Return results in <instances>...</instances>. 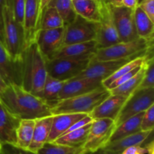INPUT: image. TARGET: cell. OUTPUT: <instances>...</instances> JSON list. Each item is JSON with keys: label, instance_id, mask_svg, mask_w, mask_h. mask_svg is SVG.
I'll list each match as a JSON object with an SVG mask.
<instances>
[{"label": "cell", "instance_id": "cell-1", "mask_svg": "<svg viewBox=\"0 0 154 154\" xmlns=\"http://www.w3.org/2000/svg\"><path fill=\"white\" fill-rule=\"evenodd\" d=\"M0 102L19 120H35L51 115V107L45 100L26 91L20 86L8 85L0 95Z\"/></svg>", "mask_w": 154, "mask_h": 154}, {"label": "cell", "instance_id": "cell-2", "mask_svg": "<svg viewBox=\"0 0 154 154\" xmlns=\"http://www.w3.org/2000/svg\"><path fill=\"white\" fill-rule=\"evenodd\" d=\"M47 77L46 60L33 42L24 49L21 56V87L42 98Z\"/></svg>", "mask_w": 154, "mask_h": 154}, {"label": "cell", "instance_id": "cell-3", "mask_svg": "<svg viewBox=\"0 0 154 154\" xmlns=\"http://www.w3.org/2000/svg\"><path fill=\"white\" fill-rule=\"evenodd\" d=\"M110 95V90L102 86L85 94L60 100L51 108V115L63 114H89Z\"/></svg>", "mask_w": 154, "mask_h": 154}, {"label": "cell", "instance_id": "cell-4", "mask_svg": "<svg viewBox=\"0 0 154 154\" xmlns=\"http://www.w3.org/2000/svg\"><path fill=\"white\" fill-rule=\"evenodd\" d=\"M3 45L11 57L20 60L26 48L23 26L16 20L14 15L11 0H5L3 10Z\"/></svg>", "mask_w": 154, "mask_h": 154}, {"label": "cell", "instance_id": "cell-5", "mask_svg": "<svg viewBox=\"0 0 154 154\" xmlns=\"http://www.w3.org/2000/svg\"><path fill=\"white\" fill-rule=\"evenodd\" d=\"M153 48V42L150 43L138 38L130 42H120L108 48L98 49L92 60L106 61L140 57L146 54Z\"/></svg>", "mask_w": 154, "mask_h": 154}, {"label": "cell", "instance_id": "cell-6", "mask_svg": "<svg viewBox=\"0 0 154 154\" xmlns=\"http://www.w3.org/2000/svg\"><path fill=\"white\" fill-rule=\"evenodd\" d=\"M115 128V122L111 119L104 118L93 120L87 140L83 145L84 151L87 154H90L105 147L110 141Z\"/></svg>", "mask_w": 154, "mask_h": 154}, {"label": "cell", "instance_id": "cell-7", "mask_svg": "<svg viewBox=\"0 0 154 154\" xmlns=\"http://www.w3.org/2000/svg\"><path fill=\"white\" fill-rule=\"evenodd\" d=\"M154 105V88L136 90L125 102L115 120L116 127L130 117L144 112Z\"/></svg>", "mask_w": 154, "mask_h": 154}, {"label": "cell", "instance_id": "cell-8", "mask_svg": "<svg viewBox=\"0 0 154 154\" xmlns=\"http://www.w3.org/2000/svg\"><path fill=\"white\" fill-rule=\"evenodd\" d=\"M91 60H73L57 58L46 61L48 75L60 81H69L78 77L90 64Z\"/></svg>", "mask_w": 154, "mask_h": 154}, {"label": "cell", "instance_id": "cell-9", "mask_svg": "<svg viewBox=\"0 0 154 154\" xmlns=\"http://www.w3.org/2000/svg\"><path fill=\"white\" fill-rule=\"evenodd\" d=\"M65 26L53 29H39L35 42L46 61L55 58L64 45Z\"/></svg>", "mask_w": 154, "mask_h": 154}, {"label": "cell", "instance_id": "cell-10", "mask_svg": "<svg viewBox=\"0 0 154 154\" xmlns=\"http://www.w3.org/2000/svg\"><path fill=\"white\" fill-rule=\"evenodd\" d=\"M98 23L90 22L77 15L73 22L65 26L64 45L95 41Z\"/></svg>", "mask_w": 154, "mask_h": 154}, {"label": "cell", "instance_id": "cell-11", "mask_svg": "<svg viewBox=\"0 0 154 154\" xmlns=\"http://www.w3.org/2000/svg\"><path fill=\"white\" fill-rule=\"evenodd\" d=\"M108 5L120 42H130L138 38L134 20L135 10L128 8L123 5Z\"/></svg>", "mask_w": 154, "mask_h": 154}, {"label": "cell", "instance_id": "cell-12", "mask_svg": "<svg viewBox=\"0 0 154 154\" xmlns=\"http://www.w3.org/2000/svg\"><path fill=\"white\" fill-rule=\"evenodd\" d=\"M95 42H96L98 49L108 48L120 42L109 7L106 4L102 10V19L100 22L98 23Z\"/></svg>", "mask_w": 154, "mask_h": 154}, {"label": "cell", "instance_id": "cell-13", "mask_svg": "<svg viewBox=\"0 0 154 154\" xmlns=\"http://www.w3.org/2000/svg\"><path fill=\"white\" fill-rule=\"evenodd\" d=\"M136 57H138L106 61H94L91 60L87 69L76 78L99 80L102 82V81L113 75L119 68Z\"/></svg>", "mask_w": 154, "mask_h": 154}, {"label": "cell", "instance_id": "cell-14", "mask_svg": "<svg viewBox=\"0 0 154 154\" xmlns=\"http://www.w3.org/2000/svg\"><path fill=\"white\" fill-rule=\"evenodd\" d=\"M0 75L8 85L21 87V59L12 58L0 40Z\"/></svg>", "mask_w": 154, "mask_h": 154}, {"label": "cell", "instance_id": "cell-15", "mask_svg": "<svg viewBox=\"0 0 154 154\" xmlns=\"http://www.w3.org/2000/svg\"><path fill=\"white\" fill-rule=\"evenodd\" d=\"M39 0H25L23 28L26 48L35 42L39 29Z\"/></svg>", "mask_w": 154, "mask_h": 154}, {"label": "cell", "instance_id": "cell-16", "mask_svg": "<svg viewBox=\"0 0 154 154\" xmlns=\"http://www.w3.org/2000/svg\"><path fill=\"white\" fill-rule=\"evenodd\" d=\"M97 50V45L95 41L63 45L54 59L63 58L73 60H92Z\"/></svg>", "mask_w": 154, "mask_h": 154}, {"label": "cell", "instance_id": "cell-17", "mask_svg": "<svg viewBox=\"0 0 154 154\" xmlns=\"http://www.w3.org/2000/svg\"><path fill=\"white\" fill-rule=\"evenodd\" d=\"M102 81L89 78H75L68 81L59 94V101L91 92L102 87Z\"/></svg>", "mask_w": 154, "mask_h": 154}, {"label": "cell", "instance_id": "cell-18", "mask_svg": "<svg viewBox=\"0 0 154 154\" xmlns=\"http://www.w3.org/2000/svg\"><path fill=\"white\" fill-rule=\"evenodd\" d=\"M127 99V97L123 96L111 94L91 113H90L89 115L93 120L108 118L115 122Z\"/></svg>", "mask_w": 154, "mask_h": 154}, {"label": "cell", "instance_id": "cell-19", "mask_svg": "<svg viewBox=\"0 0 154 154\" xmlns=\"http://www.w3.org/2000/svg\"><path fill=\"white\" fill-rule=\"evenodd\" d=\"M20 120L0 102V146L2 144L16 145L17 129Z\"/></svg>", "mask_w": 154, "mask_h": 154}, {"label": "cell", "instance_id": "cell-20", "mask_svg": "<svg viewBox=\"0 0 154 154\" xmlns=\"http://www.w3.org/2000/svg\"><path fill=\"white\" fill-rule=\"evenodd\" d=\"M77 15L90 22L99 23L105 3L99 0H72Z\"/></svg>", "mask_w": 154, "mask_h": 154}, {"label": "cell", "instance_id": "cell-21", "mask_svg": "<svg viewBox=\"0 0 154 154\" xmlns=\"http://www.w3.org/2000/svg\"><path fill=\"white\" fill-rule=\"evenodd\" d=\"M87 115L86 114H63L53 115L52 126L48 142H54L57 138L64 135L74 123L81 120Z\"/></svg>", "mask_w": 154, "mask_h": 154}, {"label": "cell", "instance_id": "cell-22", "mask_svg": "<svg viewBox=\"0 0 154 154\" xmlns=\"http://www.w3.org/2000/svg\"><path fill=\"white\" fill-rule=\"evenodd\" d=\"M52 122L53 115L35 119L32 139L28 150L37 153L45 143L48 142Z\"/></svg>", "mask_w": 154, "mask_h": 154}, {"label": "cell", "instance_id": "cell-23", "mask_svg": "<svg viewBox=\"0 0 154 154\" xmlns=\"http://www.w3.org/2000/svg\"><path fill=\"white\" fill-rule=\"evenodd\" d=\"M153 132H136L132 135L122 138L117 141L109 142L105 148L111 151L116 152L117 153H121L126 148H129L133 146H142L143 144L147 141V140L153 135Z\"/></svg>", "mask_w": 154, "mask_h": 154}, {"label": "cell", "instance_id": "cell-24", "mask_svg": "<svg viewBox=\"0 0 154 154\" xmlns=\"http://www.w3.org/2000/svg\"><path fill=\"white\" fill-rule=\"evenodd\" d=\"M134 20L138 37L153 43L154 23L150 20L138 6L134 11Z\"/></svg>", "mask_w": 154, "mask_h": 154}, {"label": "cell", "instance_id": "cell-25", "mask_svg": "<svg viewBox=\"0 0 154 154\" xmlns=\"http://www.w3.org/2000/svg\"><path fill=\"white\" fill-rule=\"evenodd\" d=\"M144 114V112L139 113L117 126L111 135L109 142L117 141L128 135L141 132V122Z\"/></svg>", "mask_w": 154, "mask_h": 154}, {"label": "cell", "instance_id": "cell-26", "mask_svg": "<svg viewBox=\"0 0 154 154\" xmlns=\"http://www.w3.org/2000/svg\"><path fill=\"white\" fill-rule=\"evenodd\" d=\"M91 124L92 123H89V124L84 126V127L64 134L60 138H57L56 141H54V143L61 144V145L69 146V147H83L87 140Z\"/></svg>", "mask_w": 154, "mask_h": 154}, {"label": "cell", "instance_id": "cell-27", "mask_svg": "<svg viewBox=\"0 0 154 154\" xmlns=\"http://www.w3.org/2000/svg\"><path fill=\"white\" fill-rule=\"evenodd\" d=\"M67 81L56 79L48 75L44 85L42 99L52 108L59 101V94Z\"/></svg>", "mask_w": 154, "mask_h": 154}, {"label": "cell", "instance_id": "cell-28", "mask_svg": "<svg viewBox=\"0 0 154 154\" xmlns=\"http://www.w3.org/2000/svg\"><path fill=\"white\" fill-rule=\"evenodd\" d=\"M35 124V120L32 119H23L20 120L19 126L17 129L16 146L28 150L32 139Z\"/></svg>", "mask_w": 154, "mask_h": 154}, {"label": "cell", "instance_id": "cell-29", "mask_svg": "<svg viewBox=\"0 0 154 154\" xmlns=\"http://www.w3.org/2000/svg\"><path fill=\"white\" fill-rule=\"evenodd\" d=\"M149 60H150V59H149ZM148 60H147V61H148ZM147 63L141 67V69H140L139 72H138L135 76L132 77L131 79L126 81V82L123 83L121 85L118 86V87H115V88L112 89V90H110L111 94L119 95V96H125V97L129 98V96L138 89L140 84H141V81H142L143 77H144V72H145L146 66H147Z\"/></svg>", "mask_w": 154, "mask_h": 154}, {"label": "cell", "instance_id": "cell-30", "mask_svg": "<svg viewBox=\"0 0 154 154\" xmlns=\"http://www.w3.org/2000/svg\"><path fill=\"white\" fill-rule=\"evenodd\" d=\"M49 7L54 8L57 11L64 26L73 22L77 17L72 0H51L47 8Z\"/></svg>", "mask_w": 154, "mask_h": 154}, {"label": "cell", "instance_id": "cell-31", "mask_svg": "<svg viewBox=\"0 0 154 154\" xmlns=\"http://www.w3.org/2000/svg\"><path fill=\"white\" fill-rule=\"evenodd\" d=\"M63 26L64 23L57 11L54 8H47L40 18L39 29H53Z\"/></svg>", "mask_w": 154, "mask_h": 154}, {"label": "cell", "instance_id": "cell-32", "mask_svg": "<svg viewBox=\"0 0 154 154\" xmlns=\"http://www.w3.org/2000/svg\"><path fill=\"white\" fill-rule=\"evenodd\" d=\"M37 154H87L83 147H73L47 142L38 151Z\"/></svg>", "mask_w": 154, "mask_h": 154}, {"label": "cell", "instance_id": "cell-33", "mask_svg": "<svg viewBox=\"0 0 154 154\" xmlns=\"http://www.w3.org/2000/svg\"><path fill=\"white\" fill-rule=\"evenodd\" d=\"M153 57L147 61L145 72L141 83L137 90H146L154 88V63Z\"/></svg>", "mask_w": 154, "mask_h": 154}, {"label": "cell", "instance_id": "cell-34", "mask_svg": "<svg viewBox=\"0 0 154 154\" xmlns=\"http://www.w3.org/2000/svg\"><path fill=\"white\" fill-rule=\"evenodd\" d=\"M154 128V105L144 111L141 122V131L151 132Z\"/></svg>", "mask_w": 154, "mask_h": 154}, {"label": "cell", "instance_id": "cell-35", "mask_svg": "<svg viewBox=\"0 0 154 154\" xmlns=\"http://www.w3.org/2000/svg\"><path fill=\"white\" fill-rule=\"evenodd\" d=\"M13 12L16 20L23 26L25 0H11Z\"/></svg>", "mask_w": 154, "mask_h": 154}, {"label": "cell", "instance_id": "cell-36", "mask_svg": "<svg viewBox=\"0 0 154 154\" xmlns=\"http://www.w3.org/2000/svg\"><path fill=\"white\" fill-rule=\"evenodd\" d=\"M0 154H37L29 150H25L16 145L2 144L0 146Z\"/></svg>", "mask_w": 154, "mask_h": 154}, {"label": "cell", "instance_id": "cell-37", "mask_svg": "<svg viewBox=\"0 0 154 154\" xmlns=\"http://www.w3.org/2000/svg\"><path fill=\"white\" fill-rule=\"evenodd\" d=\"M138 7L154 23V0H145L138 5Z\"/></svg>", "mask_w": 154, "mask_h": 154}, {"label": "cell", "instance_id": "cell-38", "mask_svg": "<svg viewBox=\"0 0 154 154\" xmlns=\"http://www.w3.org/2000/svg\"><path fill=\"white\" fill-rule=\"evenodd\" d=\"M147 150L144 146H133L126 148L120 154H147Z\"/></svg>", "mask_w": 154, "mask_h": 154}, {"label": "cell", "instance_id": "cell-39", "mask_svg": "<svg viewBox=\"0 0 154 154\" xmlns=\"http://www.w3.org/2000/svg\"><path fill=\"white\" fill-rule=\"evenodd\" d=\"M122 5L128 8L135 10L137 6H138V0H123L122 1Z\"/></svg>", "mask_w": 154, "mask_h": 154}, {"label": "cell", "instance_id": "cell-40", "mask_svg": "<svg viewBox=\"0 0 154 154\" xmlns=\"http://www.w3.org/2000/svg\"><path fill=\"white\" fill-rule=\"evenodd\" d=\"M5 5V0H0V31L2 34L3 31V10Z\"/></svg>", "mask_w": 154, "mask_h": 154}, {"label": "cell", "instance_id": "cell-41", "mask_svg": "<svg viewBox=\"0 0 154 154\" xmlns=\"http://www.w3.org/2000/svg\"><path fill=\"white\" fill-rule=\"evenodd\" d=\"M51 1V0H39V17L40 18Z\"/></svg>", "mask_w": 154, "mask_h": 154}, {"label": "cell", "instance_id": "cell-42", "mask_svg": "<svg viewBox=\"0 0 154 154\" xmlns=\"http://www.w3.org/2000/svg\"><path fill=\"white\" fill-rule=\"evenodd\" d=\"M90 154H120V153H116V152L111 151V150H108V149L103 147V148L99 149V150H98L97 151L94 152V153H92Z\"/></svg>", "mask_w": 154, "mask_h": 154}, {"label": "cell", "instance_id": "cell-43", "mask_svg": "<svg viewBox=\"0 0 154 154\" xmlns=\"http://www.w3.org/2000/svg\"><path fill=\"white\" fill-rule=\"evenodd\" d=\"M122 1L123 0H106L105 4L113 6H120L122 5Z\"/></svg>", "mask_w": 154, "mask_h": 154}, {"label": "cell", "instance_id": "cell-44", "mask_svg": "<svg viewBox=\"0 0 154 154\" xmlns=\"http://www.w3.org/2000/svg\"><path fill=\"white\" fill-rule=\"evenodd\" d=\"M7 87L8 84H6L5 81H4V79H3V78H2L1 75H0V95L3 93V91L5 90Z\"/></svg>", "mask_w": 154, "mask_h": 154}, {"label": "cell", "instance_id": "cell-45", "mask_svg": "<svg viewBox=\"0 0 154 154\" xmlns=\"http://www.w3.org/2000/svg\"><path fill=\"white\" fill-rule=\"evenodd\" d=\"M0 40H1V42L3 43V37H2V34L1 31H0Z\"/></svg>", "mask_w": 154, "mask_h": 154}, {"label": "cell", "instance_id": "cell-46", "mask_svg": "<svg viewBox=\"0 0 154 154\" xmlns=\"http://www.w3.org/2000/svg\"><path fill=\"white\" fill-rule=\"evenodd\" d=\"M143 1H145V0H138V5L139 4L140 2H143Z\"/></svg>", "mask_w": 154, "mask_h": 154}, {"label": "cell", "instance_id": "cell-47", "mask_svg": "<svg viewBox=\"0 0 154 154\" xmlns=\"http://www.w3.org/2000/svg\"><path fill=\"white\" fill-rule=\"evenodd\" d=\"M99 1H100L101 2H102V3H105V1H106V0H99Z\"/></svg>", "mask_w": 154, "mask_h": 154}, {"label": "cell", "instance_id": "cell-48", "mask_svg": "<svg viewBox=\"0 0 154 154\" xmlns=\"http://www.w3.org/2000/svg\"><path fill=\"white\" fill-rule=\"evenodd\" d=\"M148 154H154V152H151V153H148Z\"/></svg>", "mask_w": 154, "mask_h": 154}]
</instances>
